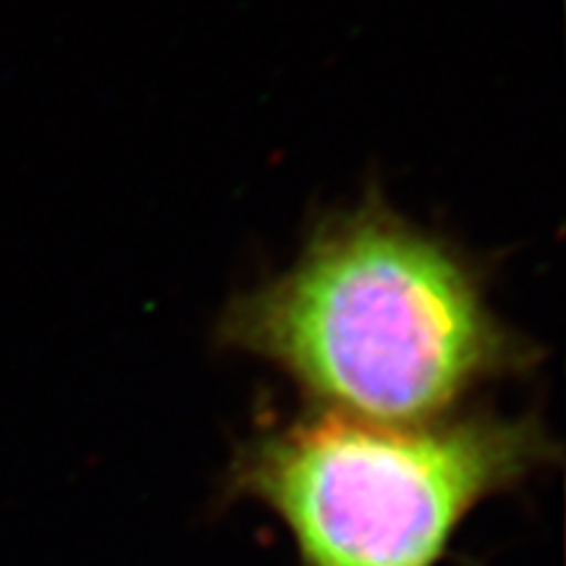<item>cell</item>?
<instances>
[{"label":"cell","instance_id":"1","mask_svg":"<svg viewBox=\"0 0 566 566\" xmlns=\"http://www.w3.org/2000/svg\"><path fill=\"white\" fill-rule=\"evenodd\" d=\"M218 336L325 412L394 424L441 420L537 359L488 307L478 268L380 197L317 226L286 273L229 304Z\"/></svg>","mask_w":566,"mask_h":566},{"label":"cell","instance_id":"2","mask_svg":"<svg viewBox=\"0 0 566 566\" xmlns=\"http://www.w3.org/2000/svg\"><path fill=\"white\" fill-rule=\"evenodd\" d=\"M556 459L530 417L394 424L313 412L247 441L229 493L279 516L300 566H436L485 499Z\"/></svg>","mask_w":566,"mask_h":566}]
</instances>
